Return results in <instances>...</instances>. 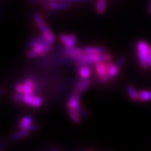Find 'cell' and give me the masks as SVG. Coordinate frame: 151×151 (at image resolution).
<instances>
[{
  "label": "cell",
  "mask_w": 151,
  "mask_h": 151,
  "mask_svg": "<svg viewBox=\"0 0 151 151\" xmlns=\"http://www.w3.org/2000/svg\"><path fill=\"white\" fill-rule=\"evenodd\" d=\"M80 93L77 91L73 92L72 95L69 97L68 102H67V107L70 109L77 110L80 107Z\"/></svg>",
  "instance_id": "8"
},
{
  "label": "cell",
  "mask_w": 151,
  "mask_h": 151,
  "mask_svg": "<svg viewBox=\"0 0 151 151\" xmlns=\"http://www.w3.org/2000/svg\"><path fill=\"white\" fill-rule=\"evenodd\" d=\"M50 151H60V150H58L57 148L52 147L51 149H50Z\"/></svg>",
  "instance_id": "31"
},
{
  "label": "cell",
  "mask_w": 151,
  "mask_h": 151,
  "mask_svg": "<svg viewBox=\"0 0 151 151\" xmlns=\"http://www.w3.org/2000/svg\"><path fill=\"white\" fill-rule=\"evenodd\" d=\"M50 9L52 10H66L68 9L71 7V5L69 3L63 2H51L49 5Z\"/></svg>",
  "instance_id": "12"
},
{
  "label": "cell",
  "mask_w": 151,
  "mask_h": 151,
  "mask_svg": "<svg viewBox=\"0 0 151 151\" xmlns=\"http://www.w3.org/2000/svg\"><path fill=\"white\" fill-rule=\"evenodd\" d=\"M95 70L97 74L98 78L101 83H105L108 81L109 78L108 71H107V65L106 62L100 61L95 65Z\"/></svg>",
  "instance_id": "6"
},
{
  "label": "cell",
  "mask_w": 151,
  "mask_h": 151,
  "mask_svg": "<svg viewBox=\"0 0 151 151\" xmlns=\"http://www.w3.org/2000/svg\"><path fill=\"white\" fill-rule=\"evenodd\" d=\"M0 93H1V95H2V94H4V88H1V91H0Z\"/></svg>",
  "instance_id": "32"
},
{
  "label": "cell",
  "mask_w": 151,
  "mask_h": 151,
  "mask_svg": "<svg viewBox=\"0 0 151 151\" xmlns=\"http://www.w3.org/2000/svg\"><path fill=\"white\" fill-rule=\"evenodd\" d=\"M147 64L150 67H151V55H149L147 57Z\"/></svg>",
  "instance_id": "30"
},
{
  "label": "cell",
  "mask_w": 151,
  "mask_h": 151,
  "mask_svg": "<svg viewBox=\"0 0 151 151\" xmlns=\"http://www.w3.org/2000/svg\"><path fill=\"white\" fill-rule=\"evenodd\" d=\"M59 52L63 54V55L68 56V57L77 58V57L80 56L82 54H83V50L80 48H59Z\"/></svg>",
  "instance_id": "9"
},
{
  "label": "cell",
  "mask_w": 151,
  "mask_h": 151,
  "mask_svg": "<svg viewBox=\"0 0 151 151\" xmlns=\"http://www.w3.org/2000/svg\"><path fill=\"white\" fill-rule=\"evenodd\" d=\"M150 55H151V47H150Z\"/></svg>",
  "instance_id": "34"
},
{
  "label": "cell",
  "mask_w": 151,
  "mask_h": 151,
  "mask_svg": "<svg viewBox=\"0 0 151 151\" xmlns=\"http://www.w3.org/2000/svg\"><path fill=\"white\" fill-rule=\"evenodd\" d=\"M77 111H78L79 114H80L81 117H83V118H88L89 114L88 113H87V111H86L84 108H82L81 106L79 107L78 109H77Z\"/></svg>",
  "instance_id": "25"
},
{
  "label": "cell",
  "mask_w": 151,
  "mask_h": 151,
  "mask_svg": "<svg viewBox=\"0 0 151 151\" xmlns=\"http://www.w3.org/2000/svg\"><path fill=\"white\" fill-rule=\"evenodd\" d=\"M33 124V118L31 116H25L20 120L19 124V128L20 130H25L28 131V128Z\"/></svg>",
  "instance_id": "13"
},
{
  "label": "cell",
  "mask_w": 151,
  "mask_h": 151,
  "mask_svg": "<svg viewBox=\"0 0 151 151\" xmlns=\"http://www.w3.org/2000/svg\"><path fill=\"white\" fill-rule=\"evenodd\" d=\"M139 101H151V91L144 90L139 91Z\"/></svg>",
  "instance_id": "19"
},
{
  "label": "cell",
  "mask_w": 151,
  "mask_h": 151,
  "mask_svg": "<svg viewBox=\"0 0 151 151\" xmlns=\"http://www.w3.org/2000/svg\"><path fill=\"white\" fill-rule=\"evenodd\" d=\"M44 41H46V38H45L44 35L42 33L41 35H38L37 37L34 38L31 41H29V42H28V44H27L26 47L28 49H31V48H33L34 46L37 45L41 43V42H44Z\"/></svg>",
  "instance_id": "16"
},
{
  "label": "cell",
  "mask_w": 151,
  "mask_h": 151,
  "mask_svg": "<svg viewBox=\"0 0 151 151\" xmlns=\"http://www.w3.org/2000/svg\"><path fill=\"white\" fill-rule=\"evenodd\" d=\"M50 1H51V2H54V1H57V0H50Z\"/></svg>",
  "instance_id": "35"
},
{
  "label": "cell",
  "mask_w": 151,
  "mask_h": 151,
  "mask_svg": "<svg viewBox=\"0 0 151 151\" xmlns=\"http://www.w3.org/2000/svg\"><path fill=\"white\" fill-rule=\"evenodd\" d=\"M59 41H60L63 44H64L65 48H69H69H74L77 42V36L73 34H61L59 35Z\"/></svg>",
  "instance_id": "7"
},
{
  "label": "cell",
  "mask_w": 151,
  "mask_h": 151,
  "mask_svg": "<svg viewBox=\"0 0 151 151\" xmlns=\"http://www.w3.org/2000/svg\"><path fill=\"white\" fill-rule=\"evenodd\" d=\"M125 61H126V58H125V57H123V56H122V57H120L117 60V61L115 62V65H117V67L120 69L121 68L123 67V65H124Z\"/></svg>",
  "instance_id": "24"
},
{
  "label": "cell",
  "mask_w": 151,
  "mask_h": 151,
  "mask_svg": "<svg viewBox=\"0 0 151 151\" xmlns=\"http://www.w3.org/2000/svg\"><path fill=\"white\" fill-rule=\"evenodd\" d=\"M34 98L33 94H24V98H23V103H25L27 105H30L32 104L33 100Z\"/></svg>",
  "instance_id": "23"
},
{
  "label": "cell",
  "mask_w": 151,
  "mask_h": 151,
  "mask_svg": "<svg viewBox=\"0 0 151 151\" xmlns=\"http://www.w3.org/2000/svg\"><path fill=\"white\" fill-rule=\"evenodd\" d=\"M137 48L138 59L140 61V65L143 68H146L148 66L147 57L150 55V46L144 41H139L136 44Z\"/></svg>",
  "instance_id": "2"
},
{
  "label": "cell",
  "mask_w": 151,
  "mask_h": 151,
  "mask_svg": "<svg viewBox=\"0 0 151 151\" xmlns=\"http://www.w3.org/2000/svg\"><path fill=\"white\" fill-rule=\"evenodd\" d=\"M29 135V131L25 130H21L17 132L14 133L11 136V140H20L22 138H24Z\"/></svg>",
  "instance_id": "20"
},
{
  "label": "cell",
  "mask_w": 151,
  "mask_h": 151,
  "mask_svg": "<svg viewBox=\"0 0 151 151\" xmlns=\"http://www.w3.org/2000/svg\"><path fill=\"white\" fill-rule=\"evenodd\" d=\"M112 59V56L109 54L103 53L100 55H93V54H86L83 52L80 56L75 58L78 65H96L98 62H109Z\"/></svg>",
  "instance_id": "1"
},
{
  "label": "cell",
  "mask_w": 151,
  "mask_h": 151,
  "mask_svg": "<svg viewBox=\"0 0 151 151\" xmlns=\"http://www.w3.org/2000/svg\"><path fill=\"white\" fill-rule=\"evenodd\" d=\"M68 113H69V117H70L71 120L73 121V123L75 124H80L81 121V116L79 114L78 111L76 109H70L68 108Z\"/></svg>",
  "instance_id": "18"
},
{
  "label": "cell",
  "mask_w": 151,
  "mask_h": 151,
  "mask_svg": "<svg viewBox=\"0 0 151 151\" xmlns=\"http://www.w3.org/2000/svg\"><path fill=\"white\" fill-rule=\"evenodd\" d=\"M33 18L34 22L37 25V26L39 27V29H40L42 34L44 35L46 41H47V42L51 43V44L53 42H54V41H55V36H54V35L52 33L50 29L47 27V25H46V23L44 22L42 18L41 17V15L39 13H36H36L33 14Z\"/></svg>",
  "instance_id": "3"
},
{
  "label": "cell",
  "mask_w": 151,
  "mask_h": 151,
  "mask_svg": "<svg viewBox=\"0 0 151 151\" xmlns=\"http://www.w3.org/2000/svg\"><path fill=\"white\" fill-rule=\"evenodd\" d=\"M83 52L86 54L100 55L106 52V48L102 46H86L82 48Z\"/></svg>",
  "instance_id": "11"
},
{
  "label": "cell",
  "mask_w": 151,
  "mask_h": 151,
  "mask_svg": "<svg viewBox=\"0 0 151 151\" xmlns=\"http://www.w3.org/2000/svg\"><path fill=\"white\" fill-rule=\"evenodd\" d=\"M126 91L129 97L133 101H139V92H137L133 85H128L126 87Z\"/></svg>",
  "instance_id": "17"
},
{
  "label": "cell",
  "mask_w": 151,
  "mask_h": 151,
  "mask_svg": "<svg viewBox=\"0 0 151 151\" xmlns=\"http://www.w3.org/2000/svg\"><path fill=\"white\" fill-rule=\"evenodd\" d=\"M91 85V81L90 79L82 78L81 80L78 81L76 84V90L80 93L86 91Z\"/></svg>",
  "instance_id": "10"
},
{
  "label": "cell",
  "mask_w": 151,
  "mask_h": 151,
  "mask_svg": "<svg viewBox=\"0 0 151 151\" xmlns=\"http://www.w3.org/2000/svg\"><path fill=\"white\" fill-rule=\"evenodd\" d=\"M23 98H24V94L17 93L13 95V101L15 102H23Z\"/></svg>",
  "instance_id": "26"
},
{
  "label": "cell",
  "mask_w": 151,
  "mask_h": 151,
  "mask_svg": "<svg viewBox=\"0 0 151 151\" xmlns=\"http://www.w3.org/2000/svg\"><path fill=\"white\" fill-rule=\"evenodd\" d=\"M6 144V140L5 139H2V140H1V145H0V150H1V151L2 150V149L4 148V144Z\"/></svg>",
  "instance_id": "29"
},
{
  "label": "cell",
  "mask_w": 151,
  "mask_h": 151,
  "mask_svg": "<svg viewBox=\"0 0 151 151\" xmlns=\"http://www.w3.org/2000/svg\"><path fill=\"white\" fill-rule=\"evenodd\" d=\"M78 74L81 78L88 79L91 75V70L88 65H79Z\"/></svg>",
  "instance_id": "14"
},
{
  "label": "cell",
  "mask_w": 151,
  "mask_h": 151,
  "mask_svg": "<svg viewBox=\"0 0 151 151\" xmlns=\"http://www.w3.org/2000/svg\"><path fill=\"white\" fill-rule=\"evenodd\" d=\"M107 71H108V74H109V78L110 79L114 78L115 77L118 75L120 68H119L117 65H115V64L114 65L111 64L110 61H109V62H107Z\"/></svg>",
  "instance_id": "15"
},
{
  "label": "cell",
  "mask_w": 151,
  "mask_h": 151,
  "mask_svg": "<svg viewBox=\"0 0 151 151\" xmlns=\"http://www.w3.org/2000/svg\"><path fill=\"white\" fill-rule=\"evenodd\" d=\"M16 93L24 94H33L35 90V84L32 79H26L23 83L16 84L15 86Z\"/></svg>",
  "instance_id": "5"
},
{
  "label": "cell",
  "mask_w": 151,
  "mask_h": 151,
  "mask_svg": "<svg viewBox=\"0 0 151 151\" xmlns=\"http://www.w3.org/2000/svg\"><path fill=\"white\" fill-rule=\"evenodd\" d=\"M39 130V126L37 124H32L31 126L28 128V131H36Z\"/></svg>",
  "instance_id": "28"
},
{
  "label": "cell",
  "mask_w": 151,
  "mask_h": 151,
  "mask_svg": "<svg viewBox=\"0 0 151 151\" xmlns=\"http://www.w3.org/2000/svg\"><path fill=\"white\" fill-rule=\"evenodd\" d=\"M149 11H150V14H151V2H150V8H149Z\"/></svg>",
  "instance_id": "33"
},
{
  "label": "cell",
  "mask_w": 151,
  "mask_h": 151,
  "mask_svg": "<svg viewBox=\"0 0 151 151\" xmlns=\"http://www.w3.org/2000/svg\"><path fill=\"white\" fill-rule=\"evenodd\" d=\"M57 1H59V2H66V3H82V2H90V0H57Z\"/></svg>",
  "instance_id": "27"
},
{
  "label": "cell",
  "mask_w": 151,
  "mask_h": 151,
  "mask_svg": "<svg viewBox=\"0 0 151 151\" xmlns=\"http://www.w3.org/2000/svg\"><path fill=\"white\" fill-rule=\"evenodd\" d=\"M51 50V43L47 41L41 42L37 45L34 46L33 48L29 49L26 53V56L28 58H36L37 56L42 55L46 54Z\"/></svg>",
  "instance_id": "4"
},
{
  "label": "cell",
  "mask_w": 151,
  "mask_h": 151,
  "mask_svg": "<svg viewBox=\"0 0 151 151\" xmlns=\"http://www.w3.org/2000/svg\"><path fill=\"white\" fill-rule=\"evenodd\" d=\"M42 99L40 98V97H38V96H34V98L33 100V102H32V104L31 106L33 107H40L42 104Z\"/></svg>",
  "instance_id": "22"
},
{
  "label": "cell",
  "mask_w": 151,
  "mask_h": 151,
  "mask_svg": "<svg viewBox=\"0 0 151 151\" xmlns=\"http://www.w3.org/2000/svg\"><path fill=\"white\" fill-rule=\"evenodd\" d=\"M107 9V0H98L96 5V10L97 13L103 14Z\"/></svg>",
  "instance_id": "21"
}]
</instances>
